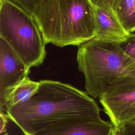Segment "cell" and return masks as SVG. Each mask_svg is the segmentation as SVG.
I'll return each mask as SVG.
<instances>
[{
    "label": "cell",
    "instance_id": "cell-1",
    "mask_svg": "<svg viewBox=\"0 0 135 135\" xmlns=\"http://www.w3.org/2000/svg\"><path fill=\"white\" fill-rule=\"evenodd\" d=\"M26 101L5 110L25 135H33L56 122L79 117H100L94 99L70 84L44 80Z\"/></svg>",
    "mask_w": 135,
    "mask_h": 135
},
{
    "label": "cell",
    "instance_id": "cell-2",
    "mask_svg": "<svg viewBox=\"0 0 135 135\" xmlns=\"http://www.w3.org/2000/svg\"><path fill=\"white\" fill-rule=\"evenodd\" d=\"M32 16L46 44L80 46L95 37V6L91 0H45Z\"/></svg>",
    "mask_w": 135,
    "mask_h": 135
},
{
    "label": "cell",
    "instance_id": "cell-3",
    "mask_svg": "<svg viewBox=\"0 0 135 135\" xmlns=\"http://www.w3.org/2000/svg\"><path fill=\"white\" fill-rule=\"evenodd\" d=\"M76 60L86 92L94 98L112 88L135 83V60L120 44L94 38L79 46Z\"/></svg>",
    "mask_w": 135,
    "mask_h": 135
},
{
    "label": "cell",
    "instance_id": "cell-4",
    "mask_svg": "<svg viewBox=\"0 0 135 135\" xmlns=\"http://www.w3.org/2000/svg\"><path fill=\"white\" fill-rule=\"evenodd\" d=\"M0 38L30 68L43 62L46 43L33 16L7 0L0 1Z\"/></svg>",
    "mask_w": 135,
    "mask_h": 135
},
{
    "label": "cell",
    "instance_id": "cell-5",
    "mask_svg": "<svg viewBox=\"0 0 135 135\" xmlns=\"http://www.w3.org/2000/svg\"><path fill=\"white\" fill-rule=\"evenodd\" d=\"M99 100L114 126L135 120V83L112 88Z\"/></svg>",
    "mask_w": 135,
    "mask_h": 135
},
{
    "label": "cell",
    "instance_id": "cell-6",
    "mask_svg": "<svg viewBox=\"0 0 135 135\" xmlns=\"http://www.w3.org/2000/svg\"><path fill=\"white\" fill-rule=\"evenodd\" d=\"M113 127L101 117H79L56 122L33 135H112Z\"/></svg>",
    "mask_w": 135,
    "mask_h": 135
},
{
    "label": "cell",
    "instance_id": "cell-7",
    "mask_svg": "<svg viewBox=\"0 0 135 135\" xmlns=\"http://www.w3.org/2000/svg\"><path fill=\"white\" fill-rule=\"evenodd\" d=\"M30 68L0 38V100L5 91L28 77Z\"/></svg>",
    "mask_w": 135,
    "mask_h": 135
},
{
    "label": "cell",
    "instance_id": "cell-8",
    "mask_svg": "<svg viewBox=\"0 0 135 135\" xmlns=\"http://www.w3.org/2000/svg\"><path fill=\"white\" fill-rule=\"evenodd\" d=\"M95 38L100 41L121 44L126 42L128 33L118 20L114 13L95 6Z\"/></svg>",
    "mask_w": 135,
    "mask_h": 135
},
{
    "label": "cell",
    "instance_id": "cell-9",
    "mask_svg": "<svg viewBox=\"0 0 135 135\" xmlns=\"http://www.w3.org/2000/svg\"><path fill=\"white\" fill-rule=\"evenodd\" d=\"M39 84V82L32 81L28 76L6 90L0 100L1 111L4 112L7 109L29 99L36 91Z\"/></svg>",
    "mask_w": 135,
    "mask_h": 135
},
{
    "label": "cell",
    "instance_id": "cell-10",
    "mask_svg": "<svg viewBox=\"0 0 135 135\" xmlns=\"http://www.w3.org/2000/svg\"><path fill=\"white\" fill-rule=\"evenodd\" d=\"M114 14L128 33L135 31V0H120Z\"/></svg>",
    "mask_w": 135,
    "mask_h": 135
},
{
    "label": "cell",
    "instance_id": "cell-11",
    "mask_svg": "<svg viewBox=\"0 0 135 135\" xmlns=\"http://www.w3.org/2000/svg\"><path fill=\"white\" fill-rule=\"evenodd\" d=\"M17 5L28 14H33L39 5L45 0H7Z\"/></svg>",
    "mask_w": 135,
    "mask_h": 135
},
{
    "label": "cell",
    "instance_id": "cell-12",
    "mask_svg": "<svg viewBox=\"0 0 135 135\" xmlns=\"http://www.w3.org/2000/svg\"><path fill=\"white\" fill-rule=\"evenodd\" d=\"M120 45L127 55L135 60V34L131 33L127 40Z\"/></svg>",
    "mask_w": 135,
    "mask_h": 135
},
{
    "label": "cell",
    "instance_id": "cell-13",
    "mask_svg": "<svg viewBox=\"0 0 135 135\" xmlns=\"http://www.w3.org/2000/svg\"><path fill=\"white\" fill-rule=\"evenodd\" d=\"M95 6L103 8L114 13L120 0H91Z\"/></svg>",
    "mask_w": 135,
    "mask_h": 135
},
{
    "label": "cell",
    "instance_id": "cell-14",
    "mask_svg": "<svg viewBox=\"0 0 135 135\" xmlns=\"http://www.w3.org/2000/svg\"><path fill=\"white\" fill-rule=\"evenodd\" d=\"M119 126L123 135H135V121H129Z\"/></svg>",
    "mask_w": 135,
    "mask_h": 135
},
{
    "label": "cell",
    "instance_id": "cell-15",
    "mask_svg": "<svg viewBox=\"0 0 135 135\" xmlns=\"http://www.w3.org/2000/svg\"><path fill=\"white\" fill-rule=\"evenodd\" d=\"M1 132H4L5 128L6 127V124L7 122V119L8 118L7 117L6 114L4 113V111H1Z\"/></svg>",
    "mask_w": 135,
    "mask_h": 135
},
{
    "label": "cell",
    "instance_id": "cell-16",
    "mask_svg": "<svg viewBox=\"0 0 135 135\" xmlns=\"http://www.w3.org/2000/svg\"><path fill=\"white\" fill-rule=\"evenodd\" d=\"M112 135H123L119 126H114Z\"/></svg>",
    "mask_w": 135,
    "mask_h": 135
},
{
    "label": "cell",
    "instance_id": "cell-17",
    "mask_svg": "<svg viewBox=\"0 0 135 135\" xmlns=\"http://www.w3.org/2000/svg\"><path fill=\"white\" fill-rule=\"evenodd\" d=\"M133 121H135V120H133Z\"/></svg>",
    "mask_w": 135,
    "mask_h": 135
}]
</instances>
